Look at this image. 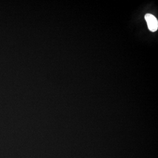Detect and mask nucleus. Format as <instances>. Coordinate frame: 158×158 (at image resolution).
Wrapping results in <instances>:
<instances>
[{
	"label": "nucleus",
	"mask_w": 158,
	"mask_h": 158,
	"mask_svg": "<svg viewBox=\"0 0 158 158\" xmlns=\"http://www.w3.org/2000/svg\"><path fill=\"white\" fill-rule=\"evenodd\" d=\"M145 18L149 30L151 32L157 31L158 28V22L157 18L152 15L148 13L146 15Z\"/></svg>",
	"instance_id": "obj_1"
}]
</instances>
